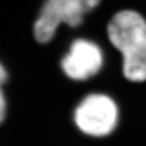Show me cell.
I'll list each match as a JSON object with an SVG mask.
<instances>
[{
	"label": "cell",
	"mask_w": 146,
	"mask_h": 146,
	"mask_svg": "<svg viewBox=\"0 0 146 146\" xmlns=\"http://www.w3.org/2000/svg\"><path fill=\"white\" fill-rule=\"evenodd\" d=\"M7 79H8V72L3 66V64L0 62V124L4 120L6 114V102L2 91V85L7 81Z\"/></svg>",
	"instance_id": "5"
},
{
	"label": "cell",
	"mask_w": 146,
	"mask_h": 146,
	"mask_svg": "<svg viewBox=\"0 0 146 146\" xmlns=\"http://www.w3.org/2000/svg\"><path fill=\"white\" fill-rule=\"evenodd\" d=\"M100 0H44L33 25V35L38 44L47 45L54 40L62 23L77 27L83 16L94 9Z\"/></svg>",
	"instance_id": "2"
},
{
	"label": "cell",
	"mask_w": 146,
	"mask_h": 146,
	"mask_svg": "<svg viewBox=\"0 0 146 146\" xmlns=\"http://www.w3.org/2000/svg\"><path fill=\"white\" fill-rule=\"evenodd\" d=\"M103 63V53L96 44L77 39L72 42L69 52L62 58L61 68L70 79L80 81L96 75Z\"/></svg>",
	"instance_id": "4"
},
{
	"label": "cell",
	"mask_w": 146,
	"mask_h": 146,
	"mask_svg": "<svg viewBox=\"0 0 146 146\" xmlns=\"http://www.w3.org/2000/svg\"><path fill=\"white\" fill-rule=\"evenodd\" d=\"M119 119L116 103L106 94H90L76 108L74 121L81 132L92 137H105L115 130Z\"/></svg>",
	"instance_id": "3"
},
{
	"label": "cell",
	"mask_w": 146,
	"mask_h": 146,
	"mask_svg": "<svg viewBox=\"0 0 146 146\" xmlns=\"http://www.w3.org/2000/svg\"><path fill=\"white\" fill-rule=\"evenodd\" d=\"M111 43L123 55V72L128 80H146V21L134 10L116 13L108 25Z\"/></svg>",
	"instance_id": "1"
}]
</instances>
